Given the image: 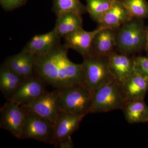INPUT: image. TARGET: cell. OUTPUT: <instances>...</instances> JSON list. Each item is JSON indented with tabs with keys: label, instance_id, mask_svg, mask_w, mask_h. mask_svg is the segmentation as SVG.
Masks as SVG:
<instances>
[{
	"label": "cell",
	"instance_id": "603a6c76",
	"mask_svg": "<svg viewBox=\"0 0 148 148\" xmlns=\"http://www.w3.org/2000/svg\"><path fill=\"white\" fill-rule=\"evenodd\" d=\"M132 18H148V3L146 0H121Z\"/></svg>",
	"mask_w": 148,
	"mask_h": 148
},
{
	"label": "cell",
	"instance_id": "7c38bea8",
	"mask_svg": "<svg viewBox=\"0 0 148 148\" xmlns=\"http://www.w3.org/2000/svg\"><path fill=\"white\" fill-rule=\"evenodd\" d=\"M110 71L114 80L121 84L135 71L134 58L129 55L112 52L108 56Z\"/></svg>",
	"mask_w": 148,
	"mask_h": 148
},
{
	"label": "cell",
	"instance_id": "30bf717a",
	"mask_svg": "<svg viewBox=\"0 0 148 148\" xmlns=\"http://www.w3.org/2000/svg\"><path fill=\"white\" fill-rule=\"evenodd\" d=\"M84 116L61 110L53 123V136L51 145L71 137L79 127Z\"/></svg>",
	"mask_w": 148,
	"mask_h": 148
},
{
	"label": "cell",
	"instance_id": "4316f807",
	"mask_svg": "<svg viewBox=\"0 0 148 148\" xmlns=\"http://www.w3.org/2000/svg\"><path fill=\"white\" fill-rule=\"evenodd\" d=\"M144 49L145 51L147 56L148 57V26H146L145 42Z\"/></svg>",
	"mask_w": 148,
	"mask_h": 148
},
{
	"label": "cell",
	"instance_id": "83f0119b",
	"mask_svg": "<svg viewBox=\"0 0 148 148\" xmlns=\"http://www.w3.org/2000/svg\"></svg>",
	"mask_w": 148,
	"mask_h": 148
},
{
	"label": "cell",
	"instance_id": "9c48e42d",
	"mask_svg": "<svg viewBox=\"0 0 148 148\" xmlns=\"http://www.w3.org/2000/svg\"><path fill=\"white\" fill-rule=\"evenodd\" d=\"M46 84L41 78L36 75L25 78L8 100L16 102L21 106L27 105L45 93Z\"/></svg>",
	"mask_w": 148,
	"mask_h": 148
},
{
	"label": "cell",
	"instance_id": "e0dca14e",
	"mask_svg": "<svg viewBox=\"0 0 148 148\" xmlns=\"http://www.w3.org/2000/svg\"><path fill=\"white\" fill-rule=\"evenodd\" d=\"M133 18L121 1L117 0L113 6L100 18L97 24L98 27L117 30Z\"/></svg>",
	"mask_w": 148,
	"mask_h": 148
},
{
	"label": "cell",
	"instance_id": "484cf974",
	"mask_svg": "<svg viewBox=\"0 0 148 148\" xmlns=\"http://www.w3.org/2000/svg\"><path fill=\"white\" fill-rule=\"evenodd\" d=\"M55 147L59 148H73L74 146L71 137H70L58 142Z\"/></svg>",
	"mask_w": 148,
	"mask_h": 148
},
{
	"label": "cell",
	"instance_id": "6da1fadb",
	"mask_svg": "<svg viewBox=\"0 0 148 148\" xmlns=\"http://www.w3.org/2000/svg\"><path fill=\"white\" fill-rule=\"evenodd\" d=\"M68 50L65 46L59 43L49 53L36 56L35 75L56 89L84 84L82 64H75L71 61L68 56Z\"/></svg>",
	"mask_w": 148,
	"mask_h": 148
},
{
	"label": "cell",
	"instance_id": "44dd1931",
	"mask_svg": "<svg viewBox=\"0 0 148 148\" xmlns=\"http://www.w3.org/2000/svg\"><path fill=\"white\" fill-rule=\"evenodd\" d=\"M52 10L56 16L64 13L82 15L88 12L86 6L79 0H53Z\"/></svg>",
	"mask_w": 148,
	"mask_h": 148
},
{
	"label": "cell",
	"instance_id": "7402d4cb",
	"mask_svg": "<svg viewBox=\"0 0 148 148\" xmlns=\"http://www.w3.org/2000/svg\"><path fill=\"white\" fill-rule=\"evenodd\" d=\"M117 0H86L88 12L93 21L98 22Z\"/></svg>",
	"mask_w": 148,
	"mask_h": 148
},
{
	"label": "cell",
	"instance_id": "277c9868",
	"mask_svg": "<svg viewBox=\"0 0 148 148\" xmlns=\"http://www.w3.org/2000/svg\"><path fill=\"white\" fill-rule=\"evenodd\" d=\"M58 89L61 110L84 116L90 114L92 92L83 84Z\"/></svg>",
	"mask_w": 148,
	"mask_h": 148
},
{
	"label": "cell",
	"instance_id": "4fadbf2b",
	"mask_svg": "<svg viewBox=\"0 0 148 148\" xmlns=\"http://www.w3.org/2000/svg\"><path fill=\"white\" fill-rule=\"evenodd\" d=\"M36 55L23 48L19 53L8 57L3 64L24 78L34 75Z\"/></svg>",
	"mask_w": 148,
	"mask_h": 148
},
{
	"label": "cell",
	"instance_id": "7a4b0ae2",
	"mask_svg": "<svg viewBox=\"0 0 148 148\" xmlns=\"http://www.w3.org/2000/svg\"><path fill=\"white\" fill-rule=\"evenodd\" d=\"M145 29L144 19L134 18L117 29L116 48L119 53L130 55L145 47Z\"/></svg>",
	"mask_w": 148,
	"mask_h": 148
},
{
	"label": "cell",
	"instance_id": "52a82bcc",
	"mask_svg": "<svg viewBox=\"0 0 148 148\" xmlns=\"http://www.w3.org/2000/svg\"><path fill=\"white\" fill-rule=\"evenodd\" d=\"M21 107L26 112L37 114L53 123L61 110L58 89L51 92L47 91L40 98Z\"/></svg>",
	"mask_w": 148,
	"mask_h": 148
},
{
	"label": "cell",
	"instance_id": "9a60e30c",
	"mask_svg": "<svg viewBox=\"0 0 148 148\" xmlns=\"http://www.w3.org/2000/svg\"><path fill=\"white\" fill-rule=\"evenodd\" d=\"M61 39V37L54 28L46 34L33 37L24 48L35 55H44L60 43Z\"/></svg>",
	"mask_w": 148,
	"mask_h": 148
},
{
	"label": "cell",
	"instance_id": "5bb4252c",
	"mask_svg": "<svg viewBox=\"0 0 148 148\" xmlns=\"http://www.w3.org/2000/svg\"><path fill=\"white\" fill-rule=\"evenodd\" d=\"M121 86L127 102L144 99L148 90V81L135 67L133 73Z\"/></svg>",
	"mask_w": 148,
	"mask_h": 148
},
{
	"label": "cell",
	"instance_id": "8992f818",
	"mask_svg": "<svg viewBox=\"0 0 148 148\" xmlns=\"http://www.w3.org/2000/svg\"><path fill=\"white\" fill-rule=\"evenodd\" d=\"M53 123L37 114L26 112L22 125L20 140L32 139L51 145Z\"/></svg>",
	"mask_w": 148,
	"mask_h": 148
},
{
	"label": "cell",
	"instance_id": "5b68a950",
	"mask_svg": "<svg viewBox=\"0 0 148 148\" xmlns=\"http://www.w3.org/2000/svg\"><path fill=\"white\" fill-rule=\"evenodd\" d=\"M83 57L84 84L91 92L114 80L109 69L108 56L88 54Z\"/></svg>",
	"mask_w": 148,
	"mask_h": 148
},
{
	"label": "cell",
	"instance_id": "ba28073f",
	"mask_svg": "<svg viewBox=\"0 0 148 148\" xmlns=\"http://www.w3.org/2000/svg\"><path fill=\"white\" fill-rule=\"evenodd\" d=\"M0 127L20 139L22 125L26 112L19 103L8 100L0 109Z\"/></svg>",
	"mask_w": 148,
	"mask_h": 148
},
{
	"label": "cell",
	"instance_id": "cb8c5ba5",
	"mask_svg": "<svg viewBox=\"0 0 148 148\" xmlns=\"http://www.w3.org/2000/svg\"><path fill=\"white\" fill-rule=\"evenodd\" d=\"M135 67L148 81V57L138 56L134 58Z\"/></svg>",
	"mask_w": 148,
	"mask_h": 148
},
{
	"label": "cell",
	"instance_id": "ac0fdd59",
	"mask_svg": "<svg viewBox=\"0 0 148 148\" xmlns=\"http://www.w3.org/2000/svg\"><path fill=\"white\" fill-rule=\"evenodd\" d=\"M24 79L3 64L0 67V90L8 100L13 95Z\"/></svg>",
	"mask_w": 148,
	"mask_h": 148
},
{
	"label": "cell",
	"instance_id": "2e32d148",
	"mask_svg": "<svg viewBox=\"0 0 148 148\" xmlns=\"http://www.w3.org/2000/svg\"><path fill=\"white\" fill-rule=\"evenodd\" d=\"M116 29L104 28L95 35L92 41L91 54L108 56L116 47Z\"/></svg>",
	"mask_w": 148,
	"mask_h": 148
},
{
	"label": "cell",
	"instance_id": "d6986e66",
	"mask_svg": "<svg viewBox=\"0 0 148 148\" xmlns=\"http://www.w3.org/2000/svg\"><path fill=\"white\" fill-rule=\"evenodd\" d=\"M122 110L128 123L148 122V106L144 99L128 101Z\"/></svg>",
	"mask_w": 148,
	"mask_h": 148
},
{
	"label": "cell",
	"instance_id": "3957f363",
	"mask_svg": "<svg viewBox=\"0 0 148 148\" xmlns=\"http://www.w3.org/2000/svg\"><path fill=\"white\" fill-rule=\"evenodd\" d=\"M127 102L121 84L113 80L92 92L90 114L122 110Z\"/></svg>",
	"mask_w": 148,
	"mask_h": 148
},
{
	"label": "cell",
	"instance_id": "ffe728a7",
	"mask_svg": "<svg viewBox=\"0 0 148 148\" xmlns=\"http://www.w3.org/2000/svg\"><path fill=\"white\" fill-rule=\"evenodd\" d=\"M54 29L61 38L82 27L81 15L73 13H64L57 15Z\"/></svg>",
	"mask_w": 148,
	"mask_h": 148
},
{
	"label": "cell",
	"instance_id": "8fae6325",
	"mask_svg": "<svg viewBox=\"0 0 148 148\" xmlns=\"http://www.w3.org/2000/svg\"><path fill=\"white\" fill-rule=\"evenodd\" d=\"M103 27H98L91 32L79 28L64 37V45L68 49L75 51L82 56L91 54L92 41L95 35Z\"/></svg>",
	"mask_w": 148,
	"mask_h": 148
},
{
	"label": "cell",
	"instance_id": "d4e9b609",
	"mask_svg": "<svg viewBox=\"0 0 148 148\" xmlns=\"http://www.w3.org/2000/svg\"><path fill=\"white\" fill-rule=\"evenodd\" d=\"M27 0H0L2 8L6 11H12L24 5Z\"/></svg>",
	"mask_w": 148,
	"mask_h": 148
}]
</instances>
